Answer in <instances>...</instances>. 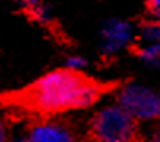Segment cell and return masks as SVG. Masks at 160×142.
<instances>
[{
    "label": "cell",
    "instance_id": "obj_1",
    "mask_svg": "<svg viewBox=\"0 0 160 142\" xmlns=\"http://www.w3.org/2000/svg\"><path fill=\"white\" fill-rule=\"evenodd\" d=\"M105 87L82 73L54 69L37 79L24 93L27 106L46 114L84 109L97 103Z\"/></svg>",
    "mask_w": 160,
    "mask_h": 142
},
{
    "label": "cell",
    "instance_id": "obj_2",
    "mask_svg": "<svg viewBox=\"0 0 160 142\" xmlns=\"http://www.w3.org/2000/svg\"><path fill=\"white\" fill-rule=\"evenodd\" d=\"M89 142H136L138 122L118 103L98 109L89 122Z\"/></svg>",
    "mask_w": 160,
    "mask_h": 142
},
{
    "label": "cell",
    "instance_id": "obj_3",
    "mask_svg": "<svg viewBox=\"0 0 160 142\" xmlns=\"http://www.w3.org/2000/svg\"><path fill=\"white\" fill-rule=\"evenodd\" d=\"M118 104L136 122L160 120V93L149 87L140 84L124 85L118 95Z\"/></svg>",
    "mask_w": 160,
    "mask_h": 142
},
{
    "label": "cell",
    "instance_id": "obj_4",
    "mask_svg": "<svg viewBox=\"0 0 160 142\" xmlns=\"http://www.w3.org/2000/svg\"><path fill=\"white\" fill-rule=\"evenodd\" d=\"M132 24L124 19H109L100 32V49L105 55H114L127 47L133 38Z\"/></svg>",
    "mask_w": 160,
    "mask_h": 142
},
{
    "label": "cell",
    "instance_id": "obj_5",
    "mask_svg": "<svg viewBox=\"0 0 160 142\" xmlns=\"http://www.w3.org/2000/svg\"><path fill=\"white\" fill-rule=\"evenodd\" d=\"M30 142H78L72 128L62 122H38L35 123L29 134Z\"/></svg>",
    "mask_w": 160,
    "mask_h": 142
},
{
    "label": "cell",
    "instance_id": "obj_6",
    "mask_svg": "<svg viewBox=\"0 0 160 142\" xmlns=\"http://www.w3.org/2000/svg\"><path fill=\"white\" fill-rule=\"evenodd\" d=\"M19 2L26 10L30 11L33 19L40 22H48L49 21V10L44 5V0H16Z\"/></svg>",
    "mask_w": 160,
    "mask_h": 142
},
{
    "label": "cell",
    "instance_id": "obj_7",
    "mask_svg": "<svg viewBox=\"0 0 160 142\" xmlns=\"http://www.w3.org/2000/svg\"><path fill=\"white\" fill-rule=\"evenodd\" d=\"M136 55L149 66H160V43L141 44L136 49Z\"/></svg>",
    "mask_w": 160,
    "mask_h": 142
},
{
    "label": "cell",
    "instance_id": "obj_8",
    "mask_svg": "<svg viewBox=\"0 0 160 142\" xmlns=\"http://www.w3.org/2000/svg\"><path fill=\"white\" fill-rule=\"evenodd\" d=\"M141 41H144V44H157L160 43V21H148L140 27L138 32Z\"/></svg>",
    "mask_w": 160,
    "mask_h": 142
},
{
    "label": "cell",
    "instance_id": "obj_9",
    "mask_svg": "<svg viewBox=\"0 0 160 142\" xmlns=\"http://www.w3.org/2000/svg\"><path fill=\"white\" fill-rule=\"evenodd\" d=\"M86 66H87V60L81 55H70L65 63V68L73 71V73H82V69Z\"/></svg>",
    "mask_w": 160,
    "mask_h": 142
},
{
    "label": "cell",
    "instance_id": "obj_10",
    "mask_svg": "<svg viewBox=\"0 0 160 142\" xmlns=\"http://www.w3.org/2000/svg\"><path fill=\"white\" fill-rule=\"evenodd\" d=\"M148 11L152 19L160 21V0H148Z\"/></svg>",
    "mask_w": 160,
    "mask_h": 142
},
{
    "label": "cell",
    "instance_id": "obj_11",
    "mask_svg": "<svg viewBox=\"0 0 160 142\" xmlns=\"http://www.w3.org/2000/svg\"><path fill=\"white\" fill-rule=\"evenodd\" d=\"M0 142H8V130L3 122H0Z\"/></svg>",
    "mask_w": 160,
    "mask_h": 142
},
{
    "label": "cell",
    "instance_id": "obj_12",
    "mask_svg": "<svg viewBox=\"0 0 160 142\" xmlns=\"http://www.w3.org/2000/svg\"><path fill=\"white\" fill-rule=\"evenodd\" d=\"M148 142H160V122H158L157 128L152 131V134H151V137L148 139Z\"/></svg>",
    "mask_w": 160,
    "mask_h": 142
},
{
    "label": "cell",
    "instance_id": "obj_13",
    "mask_svg": "<svg viewBox=\"0 0 160 142\" xmlns=\"http://www.w3.org/2000/svg\"><path fill=\"white\" fill-rule=\"evenodd\" d=\"M8 142H30V140H29L27 136H19V137H14V139H11Z\"/></svg>",
    "mask_w": 160,
    "mask_h": 142
}]
</instances>
